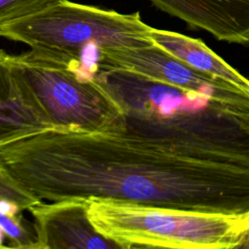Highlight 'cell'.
<instances>
[{"label": "cell", "instance_id": "obj_1", "mask_svg": "<svg viewBox=\"0 0 249 249\" xmlns=\"http://www.w3.org/2000/svg\"><path fill=\"white\" fill-rule=\"evenodd\" d=\"M0 163L41 201L249 212V165L195 160L120 132L44 130L1 148Z\"/></svg>", "mask_w": 249, "mask_h": 249}, {"label": "cell", "instance_id": "obj_2", "mask_svg": "<svg viewBox=\"0 0 249 249\" xmlns=\"http://www.w3.org/2000/svg\"><path fill=\"white\" fill-rule=\"evenodd\" d=\"M96 82L124 133L198 160L249 165V111L124 70L98 67Z\"/></svg>", "mask_w": 249, "mask_h": 249}, {"label": "cell", "instance_id": "obj_3", "mask_svg": "<svg viewBox=\"0 0 249 249\" xmlns=\"http://www.w3.org/2000/svg\"><path fill=\"white\" fill-rule=\"evenodd\" d=\"M18 93L49 129L104 131L119 109L81 59L29 50H1Z\"/></svg>", "mask_w": 249, "mask_h": 249}, {"label": "cell", "instance_id": "obj_4", "mask_svg": "<svg viewBox=\"0 0 249 249\" xmlns=\"http://www.w3.org/2000/svg\"><path fill=\"white\" fill-rule=\"evenodd\" d=\"M96 230L128 245L231 249L248 238L249 212L219 213L110 200H87Z\"/></svg>", "mask_w": 249, "mask_h": 249}, {"label": "cell", "instance_id": "obj_5", "mask_svg": "<svg viewBox=\"0 0 249 249\" xmlns=\"http://www.w3.org/2000/svg\"><path fill=\"white\" fill-rule=\"evenodd\" d=\"M151 26L139 14L63 0L40 12L0 25V37L30 50L81 59L86 49L141 48L154 45Z\"/></svg>", "mask_w": 249, "mask_h": 249}, {"label": "cell", "instance_id": "obj_6", "mask_svg": "<svg viewBox=\"0 0 249 249\" xmlns=\"http://www.w3.org/2000/svg\"><path fill=\"white\" fill-rule=\"evenodd\" d=\"M97 66L131 72L249 111V94L221 79L192 68L155 45L141 48L99 49Z\"/></svg>", "mask_w": 249, "mask_h": 249}, {"label": "cell", "instance_id": "obj_7", "mask_svg": "<svg viewBox=\"0 0 249 249\" xmlns=\"http://www.w3.org/2000/svg\"><path fill=\"white\" fill-rule=\"evenodd\" d=\"M28 211L37 240L46 249H129L94 228L85 199L42 201Z\"/></svg>", "mask_w": 249, "mask_h": 249}, {"label": "cell", "instance_id": "obj_8", "mask_svg": "<svg viewBox=\"0 0 249 249\" xmlns=\"http://www.w3.org/2000/svg\"><path fill=\"white\" fill-rule=\"evenodd\" d=\"M157 8L216 39L247 45L249 0H150Z\"/></svg>", "mask_w": 249, "mask_h": 249}, {"label": "cell", "instance_id": "obj_9", "mask_svg": "<svg viewBox=\"0 0 249 249\" xmlns=\"http://www.w3.org/2000/svg\"><path fill=\"white\" fill-rule=\"evenodd\" d=\"M149 37L155 46L192 68L221 79L249 94V81L201 40L153 27L150 29Z\"/></svg>", "mask_w": 249, "mask_h": 249}, {"label": "cell", "instance_id": "obj_10", "mask_svg": "<svg viewBox=\"0 0 249 249\" xmlns=\"http://www.w3.org/2000/svg\"><path fill=\"white\" fill-rule=\"evenodd\" d=\"M0 49V149L48 126L24 102L18 91Z\"/></svg>", "mask_w": 249, "mask_h": 249}, {"label": "cell", "instance_id": "obj_11", "mask_svg": "<svg viewBox=\"0 0 249 249\" xmlns=\"http://www.w3.org/2000/svg\"><path fill=\"white\" fill-rule=\"evenodd\" d=\"M0 229L9 240V246L29 248L39 244L33 225L24 219L21 212L0 215Z\"/></svg>", "mask_w": 249, "mask_h": 249}, {"label": "cell", "instance_id": "obj_12", "mask_svg": "<svg viewBox=\"0 0 249 249\" xmlns=\"http://www.w3.org/2000/svg\"><path fill=\"white\" fill-rule=\"evenodd\" d=\"M63 0H0V25L52 7Z\"/></svg>", "mask_w": 249, "mask_h": 249}, {"label": "cell", "instance_id": "obj_13", "mask_svg": "<svg viewBox=\"0 0 249 249\" xmlns=\"http://www.w3.org/2000/svg\"><path fill=\"white\" fill-rule=\"evenodd\" d=\"M0 199L13 201L18 205L21 210L29 208L41 203L42 201L35 198L22 188H20L15 180L9 175L0 163Z\"/></svg>", "mask_w": 249, "mask_h": 249}, {"label": "cell", "instance_id": "obj_14", "mask_svg": "<svg viewBox=\"0 0 249 249\" xmlns=\"http://www.w3.org/2000/svg\"><path fill=\"white\" fill-rule=\"evenodd\" d=\"M129 249H178V248H169L162 246H153V245H142V244H131Z\"/></svg>", "mask_w": 249, "mask_h": 249}, {"label": "cell", "instance_id": "obj_15", "mask_svg": "<svg viewBox=\"0 0 249 249\" xmlns=\"http://www.w3.org/2000/svg\"><path fill=\"white\" fill-rule=\"evenodd\" d=\"M0 249H46V248L43 247L42 245H40V243H39V244H37L33 247H29V248H15V247H12V246H4L3 245Z\"/></svg>", "mask_w": 249, "mask_h": 249}, {"label": "cell", "instance_id": "obj_16", "mask_svg": "<svg viewBox=\"0 0 249 249\" xmlns=\"http://www.w3.org/2000/svg\"><path fill=\"white\" fill-rule=\"evenodd\" d=\"M231 249H248V238L244 239L241 243L237 244L236 246L231 248Z\"/></svg>", "mask_w": 249, "mask_h": 249}, {"label": "cell", "instance_id": "obj_17", "mask_svg": "<svg viewBox=\"0 0 249 249\" xmlns=\"http://www.w3.org/2000/svg\"><path fill=\"white\" fill-rule=\"evenodd\" d=\"M4 238H5V236H4V233H3V231H1V229H0V248L3 246V241H4Z\"/></svg>", "mask_w": 249, "mask_h": 249}]
</instances>
